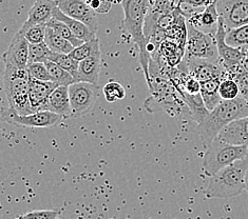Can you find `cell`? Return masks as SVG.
I'll use <instances>...</instances> for the list:
<instances>
[{"label":"cell","instance_id":"cell-27","mask_svg":"<svg viewBox=\"0 0 248 219\" xmlns=\"http://www.w3.org/2000/svg\"><path fill=\"white\" fill-rule=\"evenodd\" d=\"M50 60L58 64L61 68L66 70L76 81H78V67L79 61L76 60L70 54H61V53H53L50 56Z\"/></svg>","mask_w":248,"mask_h":219},{"label":"cell","instance_id":"cell-20","mask_svg":"<svg viewBox=\"0 0 248 219\" xmlns=\"http://www.w3.org/2000/svg\"><path fill=\"white\" fill-rule=\"evenodd\" d=\"M53 18L63 22L64 25H66L71 31H72V33L75 35V36L78 39H80L81 41H84V43L96 38L95 33H94L89 27H87L86 25H84V23L78 20H75L73 18H71V17L67 16L66 14L62 13L58 7H56L54 9V12H53Z\"/></svg>","mask_w":248,"mask_h":219},{"label":"cell","instance_id":"cell-29","mask_svg":"<svg viewBox=\"0 0 248 219\" xmlns=\"http://www.w3.org/2000/svg\"><path fill=\"white\" fill-rule=\"evenodd\" d=\"M46 27L52 29L53 31L56 32L58 35H61L62 37H63L66 40H68L69 43L72 44L74 48H78V46L84 44V41H81L78 39L75 35L72 33V31L64 25L63 22L57 20L55 18H52L48 23H46Z\"/></svg>","mask_w":248,"mask_h":219},{"label":"cell","instance_id":"cell-19","mask_svg":"<svg viewBox=\"0 0 248 219\" xmlns=\"http://www.w3.org/2000/svg\"><path fill=\"white\" fill-rule=\"evenodd\" d=\"M46 111H51L62 117L72 116V108H71L70 96H69V87L61 86L57 87L48 102Z\"/></svg>","mask_w":248,"mask_h":219},{"label":"cell","instance_id":"cell-24","mask_svg":"<svg viewBox=\"0 0 248 219\" xmlns=\"http://www.w3.org/2000/svg\"><path fill=\"white\" fill-rule=\"evenodd\" d=\"M45 43L49 46L53 53H61V54H70L75 48L68 40L62 37L52 29L46 27Z\"/></svg>","mask_w":248,"mask_h":219},{"label":"cell","instance_id":"cell-8","mask_svg":"<svg viewBox=\"0 0 248 219\" xmlns=\"http://www.w3.org/2000/svg\"><path fill=\"white\" fill-rule=\"evenodd\" d=\"M99 94V87L85 81H76L69 86V96L72 116L80 117L89 112L95 104Z\"/></svg>","mask_w":248,"mask_h":219},{"label":"cell","instance_id":"cell-10","mask_svg":"<svg viewBox=\"0 0 248 219\" xmlns=\"http://www.w3.org/2000/svg\"><path fill=\"white\" fill-rule=\"evenodd\" d=\"M217 5L227 29L248 25V0H217Z\"/></svg>","mask_w":248,"mask_h":219},{"label":"cell","instance_id":"cell-31","mask_svg":"<svg viewBox=\"0 0 248 219\" xmlns=\"http://www.w3.org/2000/svg\"><path fill=\"white\" fill-rule=\"evenodd\" d=\"M51 54L52 51L49 49V46L46 45V43L30 44V49H29V63H46L50 60Z\"/></svg>","mask_w":248,"mask_h":219},{"label":"cell","instance_id":"cell-26","mask_svg":"<svg viewBox=\"0 0 248 219\" xmlns=\"http://www.w3.org/2000/svg\"><path fill=\"white\" fill-rule=\"evenodd\" d=\"M226 43L233 48L248 50V25L227 29Z\"/></svg>","mask_w":248,"mask_h":219},{"label":"cell","instance_id":"cell-28","mask_svg":"<svg viewBox=\"0 0 248 219\" xmlns=\"http://www.w3.org/2000/svg\"><path fill=\"white\" fill-rule=\"evenodd\" d=\"M46 68H48V71H49L50 76H51V80L53 82H55L58 87H61V86L69 87L75 82L73 76L71 75L69 72H67L66 70L61 68L55 62L49 60L46 62Z\"/></svg>","mask_w":248,"mask_h":219},{"label":"cell","instance_id":"cell-32","mask_svg":"<svg viewBox=\"0 0 248 219\" xmlns=\"http://www.w3.org/2000/svg\"><path fill=\"white\" fill-rule=\"evenodd\" d=\"M104 96L108 102L113 103L126 97V90L119 81H109L103 88Z\"/></svg>","mask_w":248,"mask_h":219},{"label":"cell","instance_id":"cell-17","mask_svg":"<svg viewBox=\"0 0 248 219\" xmlns=\"http://www.w3.org/2000/svg\"><path fill=\"white\" fill-rule=\"evenodd\" d=\"M217 138L233 146H248V117L241 118L228 124Z\"/></svg>","mask_w":248,"mask_h":219},{"label":"cell","instance_id":"cell-2","mask_svg":"<svg viewBox=\"0 0 248 219\" xmlns=\"http://www.w3.org/2000/svg\"><path fill=\"white\" fill-rule=\"evenodd\" d=\"M244 117H248V103L243 97L222 100L220 104L210 112L205 121L199 126V133L205 149L217 137L224 128Z\"/></svg>","mask_w":248,"mask_h":219},{"label":"cell","instance_id":"cell-34","mask_svg":"<svg viewBox=\"0 0 248 219\" xmlns=\"http://www.w3.org/2000/svg\"><path fill=\"white\" fill-rule=\"evenodd\" d=\"M27 71L29 75H30V77H32L34 79L41 80V81H52L46 63H43V62L29 63L27 67Z\"/></svg>","mask_w":248,"mask_h":219},{"label":"cell","instance_id":"cell-7","mask_svg":"<svg viewBox=\"0 0 248 219\" xmlns=\"http://www.w3.org/2000/svg\"><path fill=\"white\" fill-rule=\"evenodd\" d=\"M186 58H206L220 61L215 35L204 33L187 22Z\"/></svg>","mask_w":248,"mask_h":219},{"label":"cell","instance_id":"cell-9","mask_svg":"<svg viewBox=\"0 0 248 219\" xmlns=\"http://www.w3.org/2000/svg\"><path fill=\"white\" fill-rule=\"evenodd\" d=\"M1 117L3 121L13 126L27 128H52L63 118L51 111H40L30 115H19L9 106L2 109Z\"/></svg>","mask_w":248,"mask_h":219},{"label":"cell","instance_id":"cell-13","mask_svg":"<svg viewBox=\"0 0 248 219\" xmlns=\"http://www.w3.org/2000/svg\"><path fill=\"white\" fill-rule=\"evenodd\" d=\"M226 33L227 29L225 25H224L223 19L220 17L215 37L217 41L218 57H220V62L223 68L225 69V71L234 66H238V64H241L242 60H243V58L246 55V51L238 48H233V46L229 45L226 43Z\"/></svg>","mask_w":248,"mask_h":219},{"label":"cell","instance_id":"cell-22","mask_svg":"<svg viewBox=\"0 0 248 219\" xmlns=\"http://www.w3.org/2000/svg\"><path fill=\"white\" fill-rule=\"evenodd\" d=\"M223 79L224 78H216L201 82V96L209 112L216 109L222 102L218 90H220V85Z\"/></svg>","mask_w":248,"mask_h":219},{"label":"cell","instance_id":"cell-33","mask_svg":"<svg viewBox=\"0 0 248 219\" xmlns=\"http://www.w3.org/2000/svg\"><path fill=\"white\" fill-rule=\"evenodd\" d=\"M220 96L222 100H233L241 96V91L239 85L233 79L226 77L224 78L220 85Z\"/></svg>","mask_w":248,"mask_h":219},{"label":"cell","instance_id":"cell-11","mask_svg":"<svg viewBox=\"0 0 248 219\" xmlns=\"http://www.w3.org/2000/svg\"><path fill=\"white\" fill-rule=\"evenodd\" d=\"M188 72L200 82L216 78H226L227 73L220 61L206 58L184 57Z\"/></svg>","mask_w":248,"mask_h":219},{"label":"cell","instance_id":"cell-36","mask_svg":"<svg viewBox=\"0 0 248 219\" xmlns=\"http://www.w3.org/2000/svg\"><path fill=\"white\" fill-rule=\"evenodd\" d=\"M96 13H108L112 7V0H85Z\"/></svg>","mask_w":248,"mask_h":219},{"label":"cell","instance_id":"cell-18","mask_svg":"<svg viewBox=\"0 0 248 219\" xmlns=\"http://www.w3.org/2000/svg\"><path fill=\"white\" fill-rule=\"evenodd\" d=\"M58 5L57 0H36L29 11L28 19L23 28L36 25H46L53 18V12Z\"/></svg>","mask_w":248,"mask_h":219},{"label":"cell","instance_id":"cell-14","mask_svg":"<svg viewBox=\"0 0 248 219\" xmlns=\"http://www.w3.org/2000/svg\"><path fill=\"white\" fill-rule=\"evenodd\" d=\"M29 49H30V44L18 31L14 35L9 48L2 56L4 64L20 70H27L29 64Z\"/></svg>","mask_w":248,"mask_h":219},{"label":"cell","instance_id":"cell-41","mask_svg":"<svg viewBox=\"0 0 248 219\" xmlns=\"http://www.w3.org/2000/svg\"><path fill=\"white\" fill-rule=\"evenodd\" d=\"M246 54H247V55H248V50H247V51H246Z\"/></svg>","mask_w":248,"mask_h":219},{"label":"cell","instance_id":"cell-4","mask_svg":"<svg viewBox=\"0 0 248 219\" xmlns=\"http://www.w3.org/2000/svg\"><path fill=\"white\" fill-rule=\"evenodd\" d=\"M148 86L151 91V97L146 100L144 106L150 113L165 111L171 116H179L185 113V110L189 111L179 91L170 79L155 77L151 78Z\"/></svg>","mask_w":248,"mask_h":219},{"label":"cell","instance_id":"cell-30","mask_svg":"<svg viewBox=\"0 0 248 219\" xmlns=\"http://www.w3.org/2000/svg\"><path fill=\"white\" fill-rule=\"evenodd\" d=\"M46 25H36V26H31L28 28L21 27L19 32L23 35L28 43L30 44H37L45 43L46 39Z\"/></svg>","mask_w":248,"mask_h":219},{"label":"cell","instance_id":"cell-16","mask_svg":"<svg viewBox=\"0 0 248 219\" xmlns=\"http://www.w3.org/2000/svg\"><path fill=\"white\" fill-rule=\"evenodd\" d=\"M220 14L217 11V0L205 8L203 11L196 12L188 17L187 22L190 23L194 28H197L200 31L204 33L216 35L218 20H220Z\"/></svg>","mask_w":248,"mask_h":219},{"label":"cell","instance_id":"cell-5","mask_svg":"<svg viewBox=\"0 0 248 219\" xmlns=\"http://www.w3.org/2000/svg\"><path fill=\"white\" fill-rule=\"evenodd\" d=\"M3 82L9 108L19 115L35 113L29 98L30 75L27 70H20L5 64Z\"/></svg>","mask_w":248,"mask_h":219},{"label":"cell","instance_id":"cell-23","mask_svg":"<svg viewBox=\"0 0 248 219\" xmlns=\"http://www.w3.org/2000/svg\"><path fill=\"white\" fill-rule=\"evenodd\" d=\"M180 95L182 96L184 102L188 106V110L190 112V116L192 117V119L198 123V126H200L201 123H203L206 118L208 117L210 112L206 108V105L203 102V98L201 96V93L196 94V95L182 93Z\"/></svg>","mask_w":248,"mask_h":219},{"label":"cell","instance_id":"cell-35","mask_svg":"<svg viewBox=\"0 0 248 219\" xmlns=\"http://www.w3.org/2000/svg\"><path fill=\"white\" fill-rule=\"evenodd\" d=\"M58 212L56 210H35L27 213L17 219H57Z\"/></svg>","mask_w":248,"mask_h":219},{"label":"cell","instance_id":"cell-37","mask_svg":"<svg viewBox=\"0 0 248 219\" xmlns=\"http://www.w3.org/2000/svg\"><path fill=\"white\" fill-rule=\"evenodd\" d=\"M216 0H179L180 4L184 3L186 5H188L189 8L191 9H205L207 8L208 5H210L211 3H214Z\"/></svg>","mask_w":248,"mask_h":219},{"label":"cell","instance_id":"cell-38","mask_svg":"<svg viewBox=\"0 0 248 219\" xmlns=\"http://www.w3.org/2000/svg\"><path fill=\"white\" fill-rule=\"evenodd\" d=\"M242 66H243V68L248 72V55L247 54L243 58V60H242Z\"/></svg>","mask_w":248,"mask_h":219},{"label":"cell","instance_id":"cell-6","mask_svg":"<svg viewBox=\"0 0 248 219\" xmlns=\"http://www.w3.org/2000/svg\"><path fill=\"white\" fill-rule=\"evenodd\" d=\"M247 156L248 146H233L216 138L206 147L202 169L210 178L218 171Z\"/></svg>","mask_w":248,"mask_h":219},{"label":"cell","instance_id":"cell-39","mask_svg":"<svg viewBox=\"0 0 248 219\" xmlns=\"http://www.w3.org/2000/svg\"><path fill=\"white\" fill-rule=\"evenodd\" d=\"M245 190L248 193V169H247L246 174H245Z\"/></svg>","mask_w":248,"mask_h":219},{"label":"cell","instance_id":"cell-21","mask_svg":"<svg viewBox=\"0 0 248 219\" xmlns=\"http://www.w3.org/2000/svg\"><path fill=\"white\" fill-rule=\"evenodd\" d=\"M100 57L102 56L90 57L79 61L78 81L98 85L99 73L102 70V59Z\"/></svg>","mask_w":248,"mask_h":219},{"label":"cell","instance_id":"cell-25","mask_svg":"<svg viewBox=\"0 0 248 219\" xmlns=\"http://www.w3.org/2000/svg\"><path fill=\"white\" fill-rule=\"evenodd\" d=\"M70 55L78 61L85 60L87 58L95 57V56H102V51H100L99 41L97 38H94L92 40L86 41L81 45L75 48Z\"/></svg>","mask_w":248,"mask_h":219},{"label":"cell","instance_id":"cell-15","mask_svg":"<svg viewBox=\"0 0 248 219\" xmlns=\"http://www.w3.org/2000/svg\"><path fill=\"white\" fill-rule=\"evenodd\" d=\"M57 87L58 86L53 81H41L30 77L29 98H30L32 109L35 113L40 111H46L49 98Z\"/></svg>","mask_w":248,"mask_h":219},{"label":"cell","instance_id":"cell-3","mask_svg":"<svg viewBox=\"0 0 248 219\" xmlns=\"http://www.w3.org/2000/svg\"><path fill=\"white\" fill-rule=\"evenodd\" d=\"M248 156L240 159L211 176L205 189L207 198H232L245 190Z\"/></svg>","mask_w":248,"mask_h":219},{"label":"cell","instance_id":"cell-12","mask_svg":"<svg viewBox=\"0 0 248 219\" xmlns=\"http://www.w3.org/2000/svg\"><path fill=\"white\" fill-rule=\"evenodd\" d=\"M57 7L61 9L62 13L71 18L82 22L96 34L98 28L96 12L85 0H57Z\"/></svg>","mask_w":248,"mask_h":219},{"label":"cell","instance_id":"cell-1","mask_svg":"<svg viewBox=\"0 0 248 219\" xmlns=\"http://www.w3.org/2000/svg\"><path fill=\"white\" fill-rule=\"evenodd\" d=\"M124 20V33L129 35L138 45L140 62L145 74L147 84H149V63L151 56L148 52V40L145 35V23L151 8L150 0H122Z\"/></svg>","mask_w":248,"mask_h":219},{"label":"cell","instance_id":"cell-40","mask_svg":"<svg viewBox=\"0 0 248 219\" xmlns=\"http://www.w3.org/2000/svg\"><path fill=\"white\" fill-rule=\"evenodd\" d=\"M57 219H64V218H62V217H60V218H57Z\"/></svg>","mask_w":248,"mask_h":219}]
</instances>
